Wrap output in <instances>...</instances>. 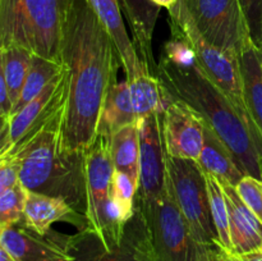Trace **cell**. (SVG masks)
I'll use <instances>...</instances> for the list:
<instances>
[{"label": "cell", "instance_id": "2e32d148", "mask_svg": "<svg viewBox=\"0 0 262 261\" xmlns=\"http://www.w3.org/2000/svg\"><path fill=\"white\" fill-rule=\"evenodd\" d=\"M22 222L26 227L41 235L50 232L51 225L56 222L69 223L78 232L89 228L86 215L77 211L67 201L31 191L27 192Z\"/></svg>", "mask_w": 262, "mask_h": 261}, {"label": "cell", "instance_id": "7a4b0ae2", "mask_svg": "<svg viewBox=\"0 0 262 261\" xmlns=\"http://www.w3.org/2000/svg\"><path fill=\"white\" fill-rule=\"evenodd\" d=\"M155 76L169 96L186 102L201 115L246 176L262 179V142L257 132L205 73L183 38L171 33L161 50Z\"/></svg>", "mask_w": 262, "mask_h": 261}, {"label": "cell", "instance_id": "7c38bea8", "mask_svg": "<svg viewBox=\"0 0 262 261\" xmlns=\"http://www.w3.org/2000/svg\"><path fill=\"white\" fill-rule=\"evenodd\" d=\"M165 100L161 117L166 153L173 158L197 161L204 147V119L189 105L169 96L166 92Z\"/></svg>", "mask_w": 262, "mask_h": 261}, {"label": "cell", "instance_id": "8fae6325", "mask_svg": "<svg viewBox=\"0 0 262 261\" xmlns=\"http://www.w3.org/2000/svg\"><path fill=\"white\" fill-rule=\"evenodd\" d=\"M69 71L64 64L63 71L51 79L35 99L10 117L9 142L0 156L31 140L60 110L66 109L69 97Z\"/></svg>", "mask_w": 262, "mask_h": 261}, {"label": "cell", "instance_id": "3957f363", "mask_svg": "<svg viewBox=\"0 0 262 261\" xmlns=\"http://www.w3.org/2000/svg\"><path fill=\"white\" fill-rule=\"evenodd\" d=\"M66 109L60 110L31 140L0 158L15 164L20 183L27 191L58 197L86 215L84 151H69L64 147Z\"/></svg>", "mask_w": 262, "mask_h": 261}, {"label": "cell", "instance_id": "ffe728a7", "mask_svg": "<svg viewBox=\"0 0 262 261\" xmlns=\"http://www.w3.org/2000/svg\"><path fill=\"white\" fill-rule=\"evenodd\" d=\"M197 163L204 171L215 176L220 182H228L233 186H237L246 176L237 165L228 146L207 123H205L204 147Z\"/></svg>", "mask_w": 262, "mask_h": 261}, {"label": "cell", "instance_id": "6da1fadb", "mask_svg": "<svg viewBox=\"0 0 262 261\" xmlns=\"http://www.w3.org/2000/svg\"><path fill=\"white\" fill-rule=\"evenodd\" d=\"M60 59L71 76L63 145L83 153L96 138L102 104L122 67L112 36L87 0H69Z\"/></svg>", "mask_w": 262, "mask_h": 261}, {"label": "cell", "instance_id": "d6a6232c", "mask_svg": "<svg viewBox=\"0 0 262 261\" xmlns=\"http://www.w3.org/2000/svg\"><path fill=\"white\" fill-rule=\"evenodd\" d=\"M232 261H262V250L245 253V255L232 256Z\"/></svg>", "mask_w": 262, "mask_h": 261}, {"label": "cell", "instance_id": "e575fe53", "mask_svg": "<svg viewBox=\"0 0 262 261\" xmlns=\"http://www.w3.org/2000/svg\"><path fill=\"white\" fill-rule=\"evenodd\" d=\"M0 261H17L4 247L0 246Z\"/></svg>", "mask_w": 262, "mask_h": 261}, {"label": "cell", "instance_id": "1f68e13d", "mask_svg": "<svg viewBox=\"0 0 262 261\" xmlns=\"http://www.w3.org/2000/svg\"><path fill=\"white\" fill-rule=\"evenodd\" d=\"M199 261H232V256L222 246L200 245Z\"/></svg>", "mask_w": 262, "mask_h": 261}, {"label": "cell", "instance_id": "83f0119b", "mask_svg": "<svg viewBox=\"0 0 262 261\" xmlns=\"http://www.w3.org/2000/svg\"><path fill=\"white\" fill-rule=\"evenodd\" d=\"M27 192L20 182L17 186L0 192V229L17 224L23 219Z\"/></svg>", "mask_w": 262, "mask_h": 261}, {"label": "cell", "instance_id": "4316f807", "mask_svg": "<svg viewBox=\"0 0 262 261\" xmlns=\"http://www.w3.org/2000/svg\"><path fill=\"white\" fill-rule=\"evenodd\" d=\"M138 186L125 173L115 170L110 184V199L119 216L127 223L135 215Z\"/></svg>", "mask_w": 262, "mask_h": 261}, {"label": "cell", "instance_id": "44dd1931", "mask_svg": "<svg viewBox=\"0 0 262 261\" xmlns=\"http://www.w3.org/2000/svg\"><path fill=\"white\" fill-rule=\"evenodd\" d=\"M133 123H137V117L130 100L129 83L125 79L110 87L100 113L97 135L112 138L115 132Z\"/></svg>", "mask_w": 262, "mask_h": 261}, {"label": "cell", "instance_id": "f546056e", "mask_svg": "<svg viewBox=\"0 0 262 261\" xmlns=\"http://www.w3.org/2000/svg\"><path fill=\"white\" fill-rule=\"evenodd\" d=\"M250 27L251 36L262 50V0H239Z\"/></svg>", "mask_w": 262, "mask_h": 261}, {"label": "cell", "instance_id": "4fadbf2b", "mask_svg": "<svg viewBox=\"0 0 262 261\" xmlns=\"http://www.w3.org/2000/svg\"><path fill=\"white\" fill-rule=\"evenodd\" d=\"M140 132V187L137 197L154 200L160 196L166 181V148L163 117L159 113L138 120Z\"/></svg>", "mask_w": 262, "mask_h": 261}, {"label": "cell", "instance_id": "9a60e30c", "mask_svg": "<svg viewBox=\"0 0 262 261\" xmlns=\"http://www.w3.org/2000/svg\"><path fill=\"white\" fill-rule=\"evenodd\" d=\"M87 3L112 36L119 53L127 81H133L138 77L148 74L136 50L133 40L127 32L120 0H87Z\"/></svg>", "mask_w": 262, "mask_h": 261}, {"label": "cell", "instance_id": "ba28073f", "mask_svg": "<svg viewBox=\"0 0 262 261\" xmlns=\"http://www.w3.org/2000/svg\"><path fill=\"white\" fill-rule=\"evenodd\" d=\"M166 171L179 209L199 245L220 246L210 209L206 178L199 163L166 153Z\"/></svg>", "mask_w": 262, "mask_h": 261}, {"label": "cell", "instance_id": "836d02e7", "mask_svg": "<svg viewBox=\"0 0 262 261\" xmlns=\"http://www.w3.org/2000/svg\"><path fill=\"white\" fill-rule=\"evenodd\" d=\"M152 3H155L156 5L161 8H166V9H170L174 4H176L178 0H151Z\"/></svg>", "mask_w": 262, "mask_h": 261}, {"label": "cell", "instance_id": "484cf974", "mask_svg": "<svg viewBox=\"0 0 262 261\" xmlns=\"http://www.w3.org/2000/svg\"><path fill=\"white\" fill-rule=\"evenodd\" d=\"M63 63L49 60V59L33 54L32 63H31L30 71H28L27 79L25 82L19 100H18V102L13 107L12 115L19 112L31 100L35 99L48 86L49 82L55 78L63 71Z\"/></svg>", "mask_w": 262, "mask_h": 261}, {"label": "cell", "instance_id": "7402d4cb", "mask_svg": "<svg viewBox=\"0 0 262 261\" xmlns=\"http://www.w3.org/2000/svg\"><path fill=\"white\" fill-rule=\"evenodd\" d=\"M110 151L115 170L129 176L140 187V132L137 123L125 125L112 136Z\"/></svg>", "mask_w": 262, "mask_h": 261}, {"label": "cell", "instance_id": "cb8c5ba5", "mask_svg": "<svg viewBox=\"0 0 262 261\" xmlns=\"http://www.w3.org/2000/svg\"><path fill=\"white\" fill-rule=\"evenodd\" d=\"M128 83L137 122L150 114H163L166 102L165 92L158 77L145 74Z\"/></svg>", "mask_w": 262, "mask_h": 261}, {"label": "cell", "instance_id": "d590c367", "mask_svg": "<svg viewBox=\"0 0 262 261\" xmlns=\"http://www.w3.org/2000/svg\"><path fill=\"white\" fill-rule=\"evenodd\" d=\"M261 250H262V248H261Z\"/></svg>", "mask_w": 262, "mask_h": 261}, {"label": "cell", "instance_id": "5bb4252c", "mask_svg": "<svg viewBox=\"0 0 262 261\" xmlns=\"http://www.w3.org/2000/svg\"><path fill=\"white\" fill-rule=\"evenodd\" d=\"M69 238L71 235L55 230L41 235L26 227L22 220L0 229V246L17 261H73Z\"/></svg>", "mask_w": 262, "mask_h": 261}, {"label": "cell", "instance_id": "30bf717a", "mask_svg": "<svg viewBox=\"0 0 262 261\" xmlns=\"http://www.w3.org/2000/svg\"><path fill=\"white\" fill-rule=\"evenodd\" d=\"M200 32L223 50L241 56L253 42L239 0H182Z\"/></svg>", "mask_w": 262, "mask_h": 261}, {"label": "cell", "instance_id": "9c48e42d", "mask_svg": "<svg viewBox=\"0 0 262 261\" xmlns=\"http://www.w3.org/2000/svg\"><path fill=\"white\" fill-rule=\"evenodd\" d=\"M69 252L73 261H160L154 247L147 222L136 201L135 215L125 224L118 246L106 248L89 228L69 238Z\"/></svg>", "mask_w": 262, "mask_h": 261}, {"label": "cell", "instance_id": "5b68a950", "mask_svg": "<svg viewBox=\"0 0 262 261\" xmlns=\"http://www.w3.org/2000/svg\"><path fill=\"white\" fill-rule=\"evenodd\" d=\"M168 12L171 33L182 37L188 44L196 56L197 63L204 69L205 73L234 102L241 115L253 127L250 115H248L247 106H246L245 95H243L239 56L228 53L210 42L200 32L182 0H178L170 9H168Z\"/></svg>", "mask_w": 262, "mask_h": 261}, {"label": "cell", "instance_id": "277c9868", "mask_svg": "<svg viewBox=\"0 0 262 261\" xmlns=\"http://www.w3.org/2000/svg\"><path fill=\"white\" fill-rule=\"evenodd\" d=\"M69 0H0V46L17 45L49 60L60 59Z\"/></svg>", "mask_w": 262, "mask_h": 261}, {"label": "cell", "instance_id": "4dcf8cb0", "mask_svg": "<svg viewBox=\"0 0 262 261\" xmlns=\"http://www.w3.org/2000/svg\"><path fill=\"white\" fill-rule=\"evenodd\" d=\"M18 168L12 160L0 158V192H4L19 183Z\"/></svg>", "mask_w": 262, "mask_h": 261}, {"label": "cell", "instance_id": "f1b7e54d", "mask_svg": "<svg viewBox=\"0 0 262 261\" xmlns=\"http://www.w3.org/2000/svg\"><path fill=\"white\" fill-rule=\"evenodd\" d=\"M235 188L248 209L262 223V179L252 176H245Z\"/></svg>", "mask_w": 262, "mask_h": 261}, {"label": "cell", "instance_id": "ac0fdd59", "mask_svg": "<svg viewBox=\"0 0 262 261\" xmlns=\"http://www.w3.org/2000/svg\"><path fill=\"white\" fill-rule=\"evenodd\" d=\"M122 10L133 33V44L148 74L155 76L152 37L161 7L151 0H120Z\"/></svg>", "mask_w": 262, "mask_h": 261}, {"label": "cell", "instance_id": "d6986e66", "mask_svg": "<svg viewBox=\"0 0 262 261\" xmlns=\"http://www.w3.org/2000/svg\"><path fill=\"white\" fill-rule=\"evenodd\" d=\"M248 115L262 141V50L250 42L239 56Z\"/></svg>", "mask_w": 262, "mask_h": 261}, {"label": "cell", "instance_id": "e0dca14e", "mask_svg": "<svg viewBox=\"0 0 262 261\" xmlns=\"http://www.w3.org/2000/svg\"><path fill=\"white\" fill-rule=\"evenodd\" d=\"M229 210L232 243L235 255H245L262 248V223L248 209L238 194L237 188L228 182H222Z\"/></svg>", "mask_w": 262, "mask_h": 261}, {"label": "cell", "instance_id": "603a6c76", "mask_svg": "<svg viewBox=\"0 0 262 261\" xmlns=\"http://www.w3.org/2000/svg\"><path fill=\"white\" fill-rule=\"evenodd\" d=\"M32 55L33 54L31 51L20 46H0V74L7 82L13 107L22 94L32 63Z\"/></svg>", "mask_w": 262, "mask_h": 261}, {"label": "cell", "instance_id": "52a82bcc", "mask_svg": "<svg viewBox=\"0 0 262 261\" xmlns=\"http://www.w3.org/2000/svg\"><path fill=\"white\" fill-rule=\"evenodd\" d=\"M136 201L146 217L159 260L199 261L200 245L177 204L168 171L160 196L148 201L137 197Z\"/></svg>", "mask_w": 262, "mask_h": 261}, {"label": "cell", "instance_id": "8992f818", "mask_svg": "<svg viewBox=\"0 0 262 261\" xmlns=\"http://www.w3.org/2000/svg\"><path fill=\"white\" fill-rule=\"evenodd\" d=\"M86 163V217L92 230L106 248L118 246L125 224L110 199V184L115 168L110 151V138L97 135L84 151Z\"/></svg>", "mask_w": 262, "mask_h": 261}, {"label": "cell", "instance_id": "d4e9b609", "mask_svg": "<svg viewBox=\"0 0 262 261\" xmlns=\"http://www.w3.org/2000/svg\"><path fill=\"white\" fill-rule=\"evenodd\" d=\"M206 178L207 189H209L210 209H211L212 222H214L215 229L217 232L220 246L228 252V255L234 256V247L232 243V235H230V224H229V210H228L227 197H225L224 188L219 179L212 174L204 171Z\"/></svg>", "mask_w": 262, "mask_h": 261}]
</instances>
